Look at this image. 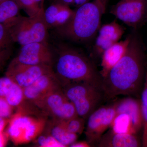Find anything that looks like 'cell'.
I'll list each match as a JSON object with an SVG mask.
<instances>
[{
	"label": "cell",
	"mask_w": 147,
	"mask_h": 147,
	"mask_svg": "<svg viewBox=\"0 0 147 147\" xmlns=\"http://www.w3.org/2000/svg\"><path fill=\"white\" fill-rule=\"evenodd\" d=\"M145 74L142 44L136 35L131 36L123 57L102 79L104 98L111 99L119 95L139 96L144 87Z\"/></svg>",
	"instance_id": "obj_1"
},
{
	"label": "cell",
	"mask_w": 147,
	"mask_h": 147,
	"mask_svg": "<svg viewBox=\"0 0 147 147\" xmlns=\"http://www.w3.org/2000/svg\"><path fill=\"white\" fill-rule=\"evenodd\" d=\"M54 49V71L62 87L70 83L86 82L102 88L100 72L86 55L63 42L56 43Z\"/></svg>",
	"instance_id": "obj_2"
},
{
	"label": "cell",
	"mask_w": 147,
	"mask_h": 147,
	"mask_svg": "<svg viewBox=\"0 0 147 147\" xmlns=\"http://www.w3.org/2000/svg\"><path fill=\"white\" fill-rule=\"evenodd\" d=\"M105 9L96 0L77 7L73 16L61 26L55 28V36L62 40L86 43L95 36Z\"/></svg>",
	"instance_id": "obj_3"
},
{
	"label": "cell",
	"mask_w": 147,
	"mask_h": 147,
	"mask_svg": "<svg viewBox=\"0 0 147 147\" xmlns=\"http://www.w3.org/2000/svg\"><path fill=\"white\" fill-rule=\"evenodd\" d=\"M22 108L10 118L6 131L9 139L15 145L33 142L45 129L47 119L45 117L31 116Z\"/></svg>",
	"instance_id": "obj_4"
},
{
	"label": "cell",
	"mask_w": 147,
	"mask_h": 147,
	"mask_svg": "<svg viewBox=\"0 0 147 147\" xmlns=\"http://www.w3.org/2000/svg\"><path fill=\"white\" fill-rule=\"evenodd\" d=\"M9 29L13 41L21 46L32 42H48L49 28L45 21L44 7L33 16L20 15Z\"/></svg>",
	"instance_id": "obj_5"
},
{
	"label": "cell",
	"mask_w": 147,
	"mask_h": 147,
	"mask_svg": "<svg viewBox=\"0 0 147 147\" xmlns=\"http://www.w3.org/2000/svg\"><path fill=\"white\" fill-rule=\"evenodd\" d=\"M32 104L52 118L65 121L78 116L75 106L63 88L50 92Z\"/></svg>",
	"instance_id": "obj_6"
},
{
	"label": "cell",
	"mask_w": 147,
	"mask_h": 147,
	"mask_svg": "<svg viewBox=\"0 0 147 147\" xmlns=\"http://www.w3.org/2000/svg\"><path fill=\"white\" fill-rule=\"evenodd\" d=\"M115 104L102 106L94 111L88 118L85 134L87 141L96 145L102 135L110 128L117 115Z\"/></svg>",
	"instance_id": "obj_7"
},
{
	"label": "cell",
	"mask_w": 147,
	"mask_h": 147,
	"mask_svg": "<svg viewBox=\"0 0 147 147\" xmlns=\"http://www.w3.org/2000/svg\"><path fill=\"white\" fill-rule=\"evenodd\" d=\"M110 13L129 26L137 28L146 18L147 0H121L113 6Z\"/></svg>",
	"instance_id": "obj_8"
},
{
	"label": "cell",
	"mask_w": 147,
	"mask_h": 147,
	"mask_svg": "<svg viewBox=\"0 0 147 147\" xmlns=\"http://www.w3.org/2000/svg\"><path fill=\"white\" fill-rule=\"evenodd\" d=\"M54 71L53 66L26 64L12 60L9 65L5 76L24 88L30 86L42 75Z\"/></svg>",
	"instance_id": "obj_9"
},
{
	"label": "cell",
	"mask_w": 147,
	"mask_h": 147,
	"mask_svg": "<svg viewBox=\"0 0 147 147\" xmlns=\"http://www.w3.org/2000/svg\"><path fill=\"white\" fill-rule=\"evenodd\" d=\"M55 58V50L48 42H34L21 46L18 55L13 60L26 64L54 67Z\"/></svg>",
	"instance_id": "obj_10"
},
{
	"label": "cell",
	"mask_w": 147,
	"mask_h": 147,
	"mask_svg": "<svg viewBox=\"0 0 147 147\" xmlns=\"http://www.w3.org/2000/svg\"><path fill=\"white\" fill-rule=\"evenodd\" d=\"M62 88L54 71L42 75L30 86L23 89L25 100L33 103L50 92Z\"/></svg>",
	"instance_id": "obj_11"
},
{
	"label": "cell",
	"mask_w": 147,
	"mask_h": 147,
	"mask_svg": "<svg viewBox=\"0 0 147 147\" xmlns=\"http://www.w3.org/2000/svg\"><path fill=\"white\" fill-rule=\"evenodd\" d=\"M125 30L115 20L100 27L98 35L94 46L95 52L97 55H102L103 52L116 42H119Z\"/></svg>",
	"instance_id": "obj_12"
},
{
	"label": "cell",
	"mask_w": 147,
	"mask_h": 147,
	"mask_svg": "<svg viewBox=\"0 0 147 147\" xmlns=\"http://www.w3.org/2000/svg\"><path fill=\"white\" fill-rule=\"evenodd\" d=\"M131 39V36L124 40L116 42L105 50L101 55V69L100 71L102 79L108 75L111 69L121 60L126 53Z\"/></svg>",
	"instance_id": "obj_13"
},
{
	"label": "cell",
	"mask_w": 147,
	"mask_h": 147,
	"mask_svg": "<svg viewBox=\"0 0 147 147\" xmlns=\"http://www.w3.org/2000/svg\"><path fill=\"white\" fill-rule=\"evenodd\" d=\"M115 104L117 113H126L129 116L136 133L143 128L141 100L131 96L121 99Z\"/></svg>",
	"instance_id": "obj_14"
},
{
	"label": "cell",
	"mask_w": 147,
	"mask_h": 147,
	"mask_svg": "<svg viewBox=\"0 0 147 147\" xmlns=\"http://www.w3.org/2000/svg\"><path fill=\"white\" fill-rule=\"evenodd\" d=\"M100 147H138L142 144L136 134H120L110 129L104 133L96 145Z\"/></svg>",
	"instance_id": "obj_15"
},
{
	"label": "cell",
	"mask_w": 147,
	"mask_h": 147,
	"mask_svg": "<svg viewBox=\"0 0 147 147\" xmlns=\"http://www.w3.org/2000/svg\"><path fill=\"white\" fill-rule=\"evenodd\" d=\"M0 97L14 108H19L25 100L23 88L6 76L0 79Z\"/></svg>",
	"instance_id": "obj_16"
},
{
	"label": "cell",
	"mask_w": 147,
	"mask_h": 147,
	"mask_svg": "<svg viewBox=\"0 0 147 147\" xmlns=\"http://www.w3.org/2000/svg\"><path fill=\"white\" fill-rule=\"evenodd\" d=\"M43 132L53 136L64 147L76 142L78 136L68 131L61 120L53 118L47 120Z\"/></svg>",
	"instance_id": "obj_17"
},
{
	"label": "cell",
	"mask_w": 147,
	"mask_h": 147,
	"mask_svg": "<svg viewBox=\"0 0 147 147\" xmlns=\"http://www.w3.org/2000/svg\"><path fill=\"white\" fill-rule=\"evenodd\" d=\"M20 9L16 0H4L0 2V24L10 28L19 16Z\"/></svg>",
	"instance_id": "obj_18"
},
{
	"label": "cell",
	"mask_w": 147,
	"mask_h": 147,
	"mask_svg": "<svg viewBox=\"0 0 147 147\" xmlns=\"http://www.w3.org/2000/svg\"><path fill=\"white\" fill-rule=\"evenodd\" d=\"M14 43L9 29L0 24V57L1 67L10 57Z\"/></svg>",
	"instance_id": "obj_19"
},
{
	"label": "cell",
	"mask_w": 147,
	"mask_h": 147,
	"mask_svg": "<svg viewBox=\"0 0 147 147\" xmlns=\"http://www.w3.org/2000/svg\"><path fill=\"white\" fill-rule=\"evenodd\" d=\"M110 129L117 133L137 134L134 130L131 118L126 113H117Z\"/></svg>",
	"instance_id": "obj_20"
},
{
	"label": "cell",
	"mask_w": 147,
	"mask_h": 147,
	"mask_svg": "<svg viewBox=\"0 0 147 147\" xmlns=\"http://www.w3.org/2000/svg\"><path fill=\"white\" fill-rule=\"evenodd\" d=\"M141 108L143 119L142 146L147 147V71L145 74L144 87L141 93Z\"/></svg>",
	"instance_id": "obj_21"
},
{
	"label": "cell",
	"mask_w": 147,
	"mask_h": 147,
	"mask_svg": "<svg viewBox=\"0 0 147 147\" xmlns=\"http://www.w3.org/2000/svg\"><path fill=\"white\" fill-rule=\"evenodd\" d=\"M21 9H23L28 16L38 13L44 7V0H16Z\"/></svg>",
	"instance_id": "obj_22"
},
{
	"label": "cell",
	"mask_w": 147,
	"mask_h": 147,
	"mask_svg": "<svg viewBox=\"0 0 147 147\" xmlns=\"http://www.w3.org/2000/svg\"><path fill=\"white\" fill-rule=\"evenodd\" d=\"M66 128L69 132L80 135L85 128L86 119L78 116L67 120H61Z\"/></svg>",
	"instance_id": "obj_23"
},
{
	"label": "cell",
	"mask_w": 147,
	"mask_h": 147,
	"mask_svg": "<svg viewBox=\"0 0 147 147\" xmlns=\"http://www.w3.org/2000/svg\"><path fill=\"white\" fill-rule=\"evenodd\" d=\"M63 5L57 0L45 10V21L49 29L54 27L58 13Z\"/></svg>",
	"instance_id": "obj_24"
},
{
	"label": "cell",
	"mask_w": 147,
	"mask_h": 147,
	"mask_svg": "<svg viewBox=\"0 0 147 147\" xmlns=\"http://www.w3.org/2000/svg\"><path fill=\"white\" fill-rule=\"evenodd\" d=\"M74 10H72L69 6L63 5L58 13L53 28L61 26L66 24L73 16Z\"/></svg>",
	"instance_id": "obj_25"
},
{
	"label": "cell",
	"mask_w": 147,
	"mask_h": 147,
	"mask_svg": "<svg viewBox=\"0 0 147 147\" xmlns=\"http://www.w3.org/2000/svg\"><path fill=\"white\" fill-rule=\"evenodd\" d=\"M37 146L41 147H64L51 135L42 132L35 140Z\"/></svg>",
	"instance_id": "obj_26"
},
{
	"label": "cell",
	"mask_w": 147,
	"mask_h": 147,
	"mask_svg": "<svg viewBox=\"0 0 147 147\" xmlns=\"http://www.w3.org/2000/svg\"><path fill=\"white\" fill-rule=\"evenodd\" d=\"M14 109L4 98L0 97V118L10 119Z\"/></svg>",
	"instance_id": "obj_27"
},
{
	"label": "cell",
	"mask_w": 147,
	"mask_h": 147,
	"mask_svg": "<svg viewBox=\"0 0 147 147\" xmlns=\"http://www.w3.org/2000/svg\"><path fill=\"white\" fill-rule=\"evenodd\" d=\"M9 136L6 130L0 133V147H5L7 144Z\"/></svg>",
	"instance_id": "obj_28"
},
{
	"label": "cell",
	"mask_w": 147,
	"mask_h": 147,
	"mask_svg": "<svg viewBox=\"0 0 147 147\" xmlns=\"http://www.w3.org/2000/svg\"><path fill=\"white\" fill-rule=\"evenodd\" d=\"M91 145L87 141L75 142L71 144L69 147H90Z\"/></svg>",
	"instance_id": "obj_29"
},
{
	"label": "cell",
	"mask_w": 147,
	"mask_h": 147,
	"mask_svg": "<svg viewBox=\"0 0 147 147\" xmlns=\"http://www.w3.org/2000/svg\"><path fill=\"white\" fill-rule=\"evenodd\" d=\"M10 119L0 118V133L5 130L6 127L7 126Z\"/></svg>",
	"instance_id": "obj_30"
},
{
	"label": "cell",
	"mask_w": 147,
	"mask_h": 147,
	"mask_svg": "<svg viewBox=\"0 0 147 147\" xmlns=\"http://www.w3.org/2000/svg\"><path fill=\"white\" fill-rule=\"evenodd\" d=\"M89 2V0H74L73 5L76 7H79Z\"/></svg>",
	"instance_id": "obj_31"
},
{
	"label": "cell",
	"mask_w": 147,
	"mask_h": 147,
	"mask_svg": "<svg viewBox=\"0 0 147 147\" xmlns=\"http://www.w3.org/2000/svg\"><path fill=\"white\" fill-rule=\"evenodd\" d=\"M63 4L69 6L73 4L74 0H58Z\"/></svg>",
	"instance_id": "obj_32"
},
{
	"label": "cell",
	"mask_w": 147,
	"mask_h": 147,
	"mask_svg": "<svg viewBox=\"0 0 147 147\" xmlns=\"http://www.w3.org/2000/svg\"><path fill=\"white\" fill-rule=\"evenodd\" d=\"M103 7V8L106 9V5L108 2V0H96Z\"/></svg>",
	"instance_id": "obj_33"
}]
</instances>
